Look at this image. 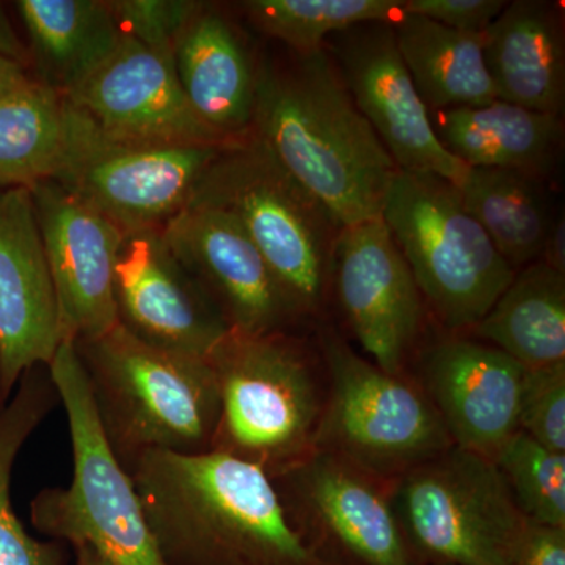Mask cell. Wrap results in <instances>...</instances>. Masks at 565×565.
<instances>
[{"label":"cell","mask_w":565,"mask_h":565,"mask_svg":"<svg viewBox=\"0 0 565 565\" xmlns=\"http://www.w3.org/2000/svg\"><path fill=\"white\" fill-rule=\"evenodd\" d=\"M161 232L234 332H296L302 327L262 253L232 215L189 202Z\"/></svg>","instance_id":"obj_15"},{"label":"cell","mask_w":565,"mask_h":565,"mask_svg":"<svg viewBox=\"0 0 565 565\" xmlns=\"http://www.w3.org/2000/svg\"><path fill=\"white\" fill-rule=\"evenodd\" d=\"M252 136L341 228L381 218L399 172L326 47L256 66Z\"/></svg>","instance_id":"obj_2"},{"label":"cell","mask_w":565,"mask_h":565,"mask_svg":"<svg viewBox=\"0 0 565 565\" xmlns=\"http://www.w3.org/2000/svg\"><path fill=\"white\" fill-rule=\"evenodd\" d=\"M525 367L467 334L423 344L411 375L429 397L452 445L494 460L519 433Z\"/></svg>","instance_id":"obj_14"},{"label":"cell","mask_w":565,"mask_h":565,"mask_svg":"<svg viewBox=\"0 0 565 565\" xmlns=\"http://www.w3.org/2000/svg\"><path fill=\"white\" fill-rule=\"evenodd\" d=\"M207 362L221 394L212 451L258 465L270 478L316 451L329 394L318 344L296 332L230 330Z\"/></svg>","instance_id":"obj_5"},{"label":"cell","mask_w":565,"mask_h":565,"mask_svg":"<svg viewBox=\"0 0 565 565\" xmlns=\"http://www.w3.org/2000/svg\"><path fill=\"white\" fill-rule=\"evenodd\" d=\"M3 404H6V403H3L2 394H0V407H2Z\"/></svg>","instance_id":"obj_39"},{"label":"cell","mask_w":565,"mask_h":565,"mask_svg":"<svg viewBox=\"0 0 565 565\" xmlns=\"http://www.w3.org/2000/svg\"><path fill=\"white\" fill-rule=\"evenodd\" d=\"M493 462L527 522L565 527V455L545 448L519 430Z\"/></svg>","instance_id":"obj_30"},{"label":"cell","mask_w":565,"mask_h":565,"mask_svg":"<svg viewBox=\"0 0 565 565\" xmlns=\"http://www.w3.org/2000/svg\"><path fill=\"white\" fill-rule=\"evenodd\" d=\"M47 367L68 416L73 481L33 498V527L54 541L90 545L110 565H167L131 476L104 438L73 341H62Z\"/></svg>","instance_id":"obj_7"},{"label":"cell","mask_w":565,"mask_h":565,"mask_svg":"<svg viewBox=\"0 0 565 565\" xmlns=\"http://www.w3.org/2000/svg\"><path fill=\"white\" fill-rule=\"evenodd\" d=\"M430 121L446 150L470 169L519 170L548 181L563 156V117L500 99L430 111Z\"/></svg>","instance_id":"obj_22"},{"label":"cell","mask_w":565,"mask_h":565,"mask_svg":"<svg viewBox=\"0 0 565 565\" xmlns=\"http://www.w3.org/2000/svg\"><path fill=\"white\" fill-rule=\"evenodd\" d=\"M61 404L50 367L21 375L17 393L0 407V565H65L63 542H41L22 526L11 505L10 484L22 446Z\"/></svg>","instance_id":"obj_27"},{"label":"cell","mask_w":565,"mask_h":565,"mask_svg":"<svg viewBox=\"0 0 565 565\" xmlns=\"http://www.w3.org/2000/svg\"><path fill=\"white\" fill-rule=\"evenodd\" d=\"M360 114L401 172L435 174L459 185L470 167L438 140L392 22H366L334 33L323 44Z\"/></svg>","instance_id":"obj_13"},{"label":"cell","mask_w":565,"mask_h":565,"mask_svg":"<svg viewBox=\"0 0 565 565\" xmlns=\"http://www.w3.org/2000/svg\"><path fill=\"white\" fill-rule=\"evenodd\" d=\"M191 203L232 215L273 270L300 326L326 322L341 225L255 136L226 145Z\"/></svg>","instance_id":"obj_4"},{"label":"cell","mask_w":565,"mask_h":565,"mask_svg":"<svg viewBox=\"0 0 565 565\" xmlns=\"http://www.w3.org/2000/svg\"><path fill=\"white\" fill-rule=\"evenodd\" d=\"M31 82L25 65L0 55V99L7 98L11 93L21 90Z\"/></svg>","instance_id":"obj_36"},{"label":"cell","mask_w":565,"mask_h":565,"mask_svg":"<svg viewBox=\"0 0 565 565\" xmlns=\"http://www.w3.org/2000/svg\"><path fill=\"white\" fill-rule=\"evenodd\" d=\"M519 430L565 455V362L525 371Z\"/></svg>","instance_id":"obj_31"},{"label":"cell","mask_w":565,"mask_h":565,"mask_svg":"<svg viewBox=\"0 0 565 565\" xmlns=\"http://www.w3.org/2000/svg\"><path fill=\"white\" fill-rule=\"evenodd\" d=\"M50 264L62 341L93 340L118 323L115 267L125 234L52 180L29 189Z\"/></svg>","instance_id":"obj_16"},{"label":"cell","mask_w":565,"mask_h":565,"mask_svg":"<svg viewBox=\"0 0 565 565\" xmlns=\"http://www.w3.org/2000/svg\"><path fill=\"white\" fill-rule=\"evenodd\" d=\"M41 85L66 98L102 68L122 39L109 2L21 0Z\"/></svg>","instance_id":"obj_23"},{"label":"cell","mask_w":565,"mask_h":565,"mask_svg":"<svg viewBox=\"0 0 565 565\" xmlns=\"http://www.w3.org/2000/svg\"><path fill=\"white\" fill-rule=\"evenodd\" d=\"M424 565H511L527 520L493 460L451 446L390 486Z\"/></svg>","instance_id":"obj_9"},{"label":"cell","mask_w":565,"mask_h":565,"mask_svg":"<svg viewBox=\"0 0 565 565\" xmlns=\"http://www.w3.org/2000/svg\"><path fill=\"white\" fill-rule=\"evenodd\" d=\"M546 182L519 170L475 167L459 184L465 211L515 273L541 259L555 222Z\"/></svg>","instance_id":"obj_26"},{"label":"cell","mask_w":565,"mask_h":565,"mask_svg":"<svg viewBox=\"0 0 565 565\" xmlns=\"http://www.w3.org/2000/svg\"><path fill=\"white\" fill-rule=\"evenodd\" d=\"M241 6L258 31L299 54L322 50L334 33L393 22L404 13L401 0H248Z\"/></svg>","instance_id":"obj_29"},{"label":"cell","mask_w":565,"mask_h":565,"mask_svg":"<svg viewBox=\"0 0 565 565\" xmlns=\"http://www.w3.org/2000/svg\"><path fill=\"white\" fill-rule=\"evenodd\" d=\"M66 103L118 139L161 145L233 143L212 131L185 99L173 55L122 35L114 54Z\"/></svg>","instance_id":"obj_18"},{"label":"cell","mask_w":565,"mask_h":565,"mask_svg":"<svg viewBox=\"0 0 565 565\" xmlns=\"http://www.w3.org/2000/svg\"><path fill=\"white\" fill-rule=\"evenodd\" d=\"M355 340L379 367L411 375L427 308L382 218L345 226L333 253L332 294Z\"/></svg>","instance_id":"obj_12"},{"label":"cell","mask_w":565,"mask_h":565,"mask_svg":"<svg viewBox=\"0 0 565 565\" xmlns=\"http://www.w3.org/2000/svg\"><path fill=\"white\" fill-rule=\"evenodd\" d=\"M467 337L500 349L525 370L565 362V274L542 262L516 270Z\"/></svg>","instance_id":"obj_25"},{"label":"cell","mask_w":565,"mask_h":565,"mask_svg":"<svg viewBox=\"0 0 565 565\" xmlns=\"http://www.w3.org/2000/svg\"><path fill=\"white\" fill-rule=\"evenodd\" d=\"M511 565H565V527L527 522Z\"/></svg>","instance_id":"obj_34"},{"label":"cell","mask_w":565,"mask_h":565,"mask_svg":"<svg viewBox=\"0 0 565 565\" xmlns=\"http://www.w3.org/2000/svg\"><path fill=\"white\" fill-rule=\"evenodd\" d=\"M167 565H329L273 478L225 452H148L129 473Z\"/></svg>","instance_id":"obj_1"},{"label":"cell","mask_w":565,"mask_h":565,"mask_svg":"<svg viewBox=\"0 0 565 565\" xmlns=\"http://www.w3.org/2000/svg\"><path fill=\"white\" fill-rule=\"evenodd\" d=\"M174 71L192 110L222 139L250 136L256 66L228 18L206 3L173 52Z\"/></svg>","instance_id":"obj_21"},{"label":"cell","mask_w":565,"mask_h":565,"mask_svg":"<svg viewBox=\"0 0 565 565\" xmlns=\"http://www.w3.org/2000/svg\"><path fill=\"white\" fill-rule=\"evenodd\" d=\"M505 0H405L404 13L418 14L460 32L484 33Z\"/></svg>","instance_id":"obj_33"},{"label":"cell","mask_w":565,"mask_h":565,"mask_svg":"<svg viewBox=\"0 0 565 565\" xmlns=\"http://www.w3.org/2000/svg\"><path fill=\"white\" fill-rule=\"evenodd\" d=\"M74 565H110L95 548L87 544H73Z\"/></svg>","instance_id":"obj_38"},{"label":"cell","mask_w":565,"mask_h":565,"mask_svg":"<svg viewBox=\"0 0 565 565\" xmlns=\"http://www.w3.org/2000/svg\"><path fill=\"white\" fill-rule=\"evenodd\" d=\"M62 344L57 296L32 193L0 189V394L25 371L50 366Z\"/></svg>","instance_id":"obj_19"},{"label":"cell","mask_w":565,"mask_h":565,"mask_svg":"<svg viewBox=\"0 0 565 565\" xmlns=\"http://www.w3.org/2000/svg\"><path fill=\"white\" fill-rule=\"evenodd\" d=\"M203 2L195 0H114L111 13L122 35L136 40L141 46L173 55L174 46L202 10Z\"/></svg>","instance_id":"obj_32"},{"label":"cell","mask_w":565,"mask_h":565,"mask_svg":"<svg viewBox=\"0 0 565 565\" xmlns=\"http://www.w3.org/2000/svg\"><path fill=\"white\" fill-rule=\"evenodd\" d=\"M392 24L405 66L429 114L498 99L486 66L482 33L455 31L411 13L401 14Z\"/></svg>","instance_id":"obj_24"},{"label":"cell","mask_w":565,"mask_h":565,"mask_svg":"<svg viewBox=\"0 0 565 565\" xmlns=\"http://www.w3.org/2000/svg\"><path fill=\"white\" fill-rule=\"evenodd\" d=\"M381 218L414 274L427 313L446 334H467L500 299L515 270L465 211L459 185L397 172Z\"/></svg>","instance_id":"obj_6"},{"label":"cell","mask_w":565,"mask_h":565,"mask_svg":"<svg viewBox=\"0 0 565 565\" xmlns=\"http://www.w3.org/2000/svg\"><path fill=\"white\" fill-rule=\"evenodd\" d=\"M539 262L553 267L557 273L565 274V221L563 214L556 215Z\"/></svg>","instance_id":"obj_35"},{"label":"cell","mask_w":565,"mask_h":565,"mask_svg":"<svg viewBox=\"0 0 565 565\" xmlns=\"http://www.w3.org/2000/svg\"><path fill=\"white\" fill-rule=\"evenodd\" d=\"M0 55L13 58V61L25 65L28 63V50L17 35L13 25L7 17L6 11L0 7Z\"/></svg>","instance_id":"obj_37"},{"label":"cell","mask_w":565,"mask_h":565,"mask_svg":"<svg viewBox=\"0 0 565 565\" xmlns=\"http://www.w3.org/2000/svg\"><path fill=\"white\" fill-rule=\"evenodd\" d=\"M294 525L329 565H424L394 514L390 484L315 451L274 476Z\"/></svg>","instance_id":"obj_11"},{"label":"cell","mask_w":565,"mask_h":565,"mask_svg":"<svg viewBox=\"0 0 565 565\" xmlns=\"http://www.w3.org/2000/svg\"><path fill=\"white\" fill-rule=\"evenodd\" d=\"M65 99L40 82L0 99V189L51 180L61 161Z\"/></svg>","instance_id":"obj_28"},{"label":"cell","mask_w":565,"mask_h":565,"mask_svg":"<svg viewBox=\"0 0 565 565\" xmlns=\"http://www.w3.org/2000/svg\"><path fill=\"white\" fill-rule=\"evenodd\" d=\"M482 35L486 66L497 98L563 117L565 33L559 3L508 2Z\"/></svg>","instance_id":"obj_20"},{"label":"cell","mask_w":565,"mask_h":565,"mask_svg":"<svg viewBox=\"0 0 565 565\" xmlns=\"http://www.w3.org/2000/svg\"><path fill=\"white\" fill-rule=\"evenodd\" d=\"M223 147L118 139L65 102L61 161L51 180L122 233L161 230Z\"/></svg>","instance_id":"obj_10"},{"label":"cell","mask_w":565,"mask_h":565,"mask_svg":"<svg viewBox=\"0 0 565 565\" xmlns=\"http://www.w3.org/2000/svg\"><path fill=\"white\" fill-rule=\"evenodd\" d=\"M316 344L329 382L316 451L341 457L392 486L455 446L412 375L386 373L363 359L327 321L316 327Z\"/></svg>","instance_id":"obj_8"},{"label":"cell","mask_w":565,"mask_h":565,"mask_svg":"<svg viewBox=\"0 0 565 565\" xmlns=\"http://www.w3.org/2000/svg\"><path fill=\"white\" fill-rule=\"evenodd\" d=\"M118 323L145 343L207 359L228 322L158 228L126 233L115 267Z\"/></svg>","instance_id":"obj_17"},{"label":"cell","mask_w":565,"mask_h":565,"mask_svg":"<svg viewBox=\"0 0 565 565\" xmlns=\"http://www.w3.org/2000/svg\"><path fill=\"white\" fill-rule=\"evenodd\" d=\"M74 348L104 438L126 473L148 452L212 451L221 394L207 359L145 343L120 323Z\"/></svg>","instance_id":"obj_3"}]
</instances>
